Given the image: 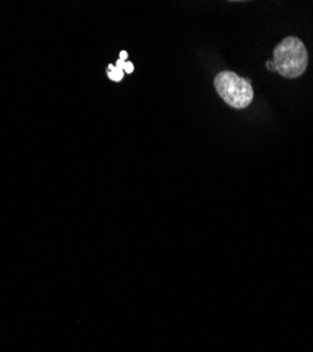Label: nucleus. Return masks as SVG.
<instances>
[{
    "mask_svg": "<svg viewBox=\"0 0 313 352\" xmlns=\"http://www.w3.org/2000/svg\"><path fill=\"white\" fill-rule=\"evenodd\" d=\"M275 71L283 78L295 79L307 68V50L298 37L283 38L274 50Z\"/></svg>",
    "mask_w": 313,
    "mask_h": 352,
    "instance_id": "1",
    "label": "nucleus"
},
{
    "mask_svg": "<svg viewBox=\"0 0 313 352\" xmlns=\"http://www.w3.org/2000/svg\"><path fill=\"white\" fill-rule=\"evenodd\" d=\"M215 87L219 96L235 109H246L254 99L250 80L240 78L236 72L223 71L215 78Z\"/></svg>",
    "mask_w": 313,
    "mask_h": 352,
    "instance_id": "2",
    "label": "nucleus"
},
{
    "mask_svg": "<svg viewBox=\"0 0 313 352\" xmlns=\"http://www.w3.org/2000/svg\"><path fill=\"white\" fill-rule=\"evenodd\" d=\"M126 65H127V63L123 61V60H119L116 65H111L110 64L107 67V76H109V79L115 80V82H120L123 79V76H125Z\"/></svg>",
    "mask_w": 313,
    "mask_h": 352,
    "instance_id": "3",
    "label": "nucleus"
},
{
    "mask_svg": "<svg viewBox=\"0 0 313 352\" xmlns=\"http://www.w3.org/2000/svg\"><path fill=\"white\" fill-rule=\"evenodd\" d=\"M133 71H134V65H133V64H130V63H127L125 72H126V74H131Z\"/></svg>",
    "mask_w": 313,
    "mask_h": 352,
    "instance_id": "4",
    "label": "nucleus"
},
{
    "mask_svg": "<svg viewBox=\"0 0 313 352\" xmlns=\"http://www.w3.org/2000/svg\"><path fill=\"white\" fill-rule=\"evenodd\" d=\"M267 69H270L271 72H277V71H275V65H274V61H268V63H267Z\"/></svg>",
    "mask_w": 313,
    "mask_h": 352,
    "instance_id": "5",
    "label": "nucleus"
},
{
    "mask_svg": "<svg viewBox=\"0 0 313 352\" xmlns=\"http://www.w3.org/2000/svg\"><path fill=\"white\" fill-rule=\"evenodd\" d=\"M119 60H123V61L127 60V52H126V51H122V52H120V58H119Z\"/></svg>",
    "mask_w": 313,
    "mask_h": 352,
    "instance_id": "6",
    "label": "nucleus"
}]
</instances>
